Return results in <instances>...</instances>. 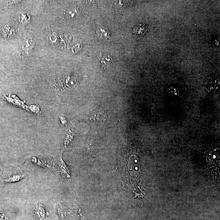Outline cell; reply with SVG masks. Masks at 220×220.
I'll return each mask as SVG.
<instances>
[{"label": "cell", "instance_id": "obj_5", "mask_svg": "<svg viewBox=\"0 0 220 220\" xmlns=\"http://www.w3.org/2000/svg\"><path fill=\"white\" fill-rule=\"evenodd\" d=\"M109 31L107 28H105L104 27L99 29V32H100L101 36L107 40L110 38V34H109Z\"/></svg>", "mask_w": 220, "mask_h": 220}, {"label": "cell", "instance_id": "obj_2", "mask_svg": "<svg viewBox=\"0 0 220 220\" xmlns=\"http://www.w3.org/2000/svg\"><path fill=\"white\" fill-rule=\"evenodd\" d=\"M114 62V58L109 54H103L100 60L101 67L104 69L109 67Z\"/></svg>", "mask_w": 220, "mask_h": 220}, {"label": "cell", "instance_id": "obj_1", "mask_svg": "<svg viewBox=\"0 0 220 220\" xmlns=\"http://www.w3.org/2000/svg\"><path fill=\"white\" fill-rule=\"evenodd\" d=\"M149 29L148 25L144 22H140L136 24L132 29L133 34L136 37L140 38L144 36L148 32Z\"/></svg>", "mask_w": 220, "mask_h": 220}, {"label": "cell", "instance_id": "obj_6", "mask_svg": "<svg viewBox=\"0 0 220 220\" xmlns=\"http://www.w3.org/2000/svg\"><path fill=\"white\" fill-rule=\"evenodd\" d=\"M31 40L26 39L24 40L23 42V48L25 50H28L29 51V50H31V48L32 47V43Z\"/></svg>", "mask_w": 220, "mask_h": 220}, {"label": "cell", "instance_id": "obj_3", "mask_svg": "<svg viewBox=\"0 0 220 220\" xmlns=\"http://www.w3.org/2000/svg\"><path fill=\"white\" fill-rule=\"evenodd\" d=\"M219 85V80L215 77H209L206 83V87L210 91L217 89Z\"/></svg>", "mask_w": 220, "mask_h": 220}, {"label": "cell", "instance_id": "obj_4", "mask_svg": "<svg viewBox=\"0 0 220 220\" xmlns=\"http://www.w3.org/2000/svg\"><path fill=\"white\" fill-rule=\"evenodd\" d=\"M24 175H14L11 176L9 178H6L4 180V182L6 183H11V182H18L23 178H24Z\"/></svg>", "mask_w": 220, "mask_h": 220}, {"label": "cell", "instance_id": "obj_7", "mask_svg": "<svg viewBox=\"0 0 220 220\" xmlns=\"http://www.w3.org/2000/svg\"><path fill=\"white\" fill-rule=\"evenodd\" d=\"M79 219H80V220H87L83 216L82 214L80 212V210H79Z\"/></svg>", "mask_w": 220, "mask_h": 220}]
</instances>
